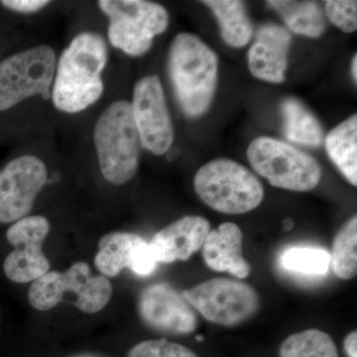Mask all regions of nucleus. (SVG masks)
Segmentation results:
<instances>
[{
	"label": "nucleus",
	"mask_w": 357,
	"mask_h": 357,
	"mask_svg": "<svg viewBox=\"0 0 357 357\" xmlns=\"http://www.w3.org/2000/svg\"><path fill=\"white\" fill-rule=\"evenodd\" d=\"M243 234L234 222L222 223L211 229L203 245L206 266L213 271L227 272L238 279L248 278L250 265L243 255Z\"/></svg>",
	"instance_id": "17"
},
{
	"label": "nucleus",
	"mask_w": 357,
	"mask_h": 357,
	"mask_svg": "<svg viewBox=\"0 0 357 357\" xmlns=\"http://www.w3.org/2000/svg\"><path fill=\"white\" fill-rule=\"evenodd\" d=\"M98 6L109 17L110 43L133 57L147 53L169 25L168 11L155 2L100 0Z\"/></svg>",
	"instance_id": "7"
},
{
	"label": "nucleus",
	"mask_w": 357,
	"mask_h": 357,
	"mask_svg": "<svg viewBox=\"0 0 357 357\" xmlns=\"http://www.w3.org/2000/svg\"><path fill=\"white\" fill-rule=\"evenodd\" d=\"M149 243L131 232L116 231L100 239L95 257L96 269L105 277L117 276L128 268L137 276H150L156 270Z\"/></svg>",
	"instance_id": "14"
},
{
	"label": "nucleus",
	"mask_w": 357,
	"mask_h": 357,
	"mask_svg": "<svg viewBox=\"0 0 357 357\" xmlns=\"http://www.w3.org/2000/svg\"><path fill=\"white\" fill-rule=\"evenodd\" d=\"M292 222H291L290 220H287L284 222V227H285V229H292Z\"/></svg>",
	"instance_id": "31"
},
{
	"label": "nucleus",
	"mask_w": 357,
	"mask_h": 357,
	"mask_svg": "<svg viewBox=\"0 0 357 357\" xmlns=\"http://www.w3.org/2000/svg\"><path fill=\"white\" fill-rule=\"evenodd\" d=\"M57 57L48 45L14 54L0 63V112L34 96H51Z\"/></svg>",
	"instance_id": "8"
},
{
	"label": "nucleus",
	"mask_w": 357,
	"mask_h": 357,
	"mask_svg": "<svg viewBox=\"0 0 357 357\" xmlns=\"http://www.w3.org/2000/svg\"><path fill=\"white\" fill-rule=\"evenodd\" d=\"M331 266L342 280H351L357 272V218L352 217L340 231L333 243Z\"/></svg>",
	"instance_id": "22"
},
{
	"label": "nucleus",
	"mask_w": 357,
	"mask_h": 357,
	"mask_svg": "<svg viewBox=\"0 0 357 357\" xmlns=\"http://www.w3.org/2000/svg\"><path fill=\"white\" fill-rule=\"evenodd\" d=\"M351 74L354 81H357V58L356 55H354V58L352 59L351 63Z\"/></svg>",
	"instance_id": "29"
},
{
	"label": "nucleus",
	"mask_w": 357,
	"mask_h": 357,
	"mask_svg": "<svg viewBox=\"0 0 357 357\" xmlns=\"http://www.w3.org/2000/svg\"><path fill=\"white\" fill-rule=\"evenodd\" d=\"M107 62L105 40L96 33L77 35L59 59L51 91L61 112L77 114L98 102L103 93L102 73Z\"/></svg>",
	"instance_id": "1"
},
{
	"label": "nucleus",
	"mask_w": 357,
	"mask_h": 357,
	"mask_svg": "<svg viewBox=\"0 0 357 357\" xmlns=\"http://www.w3.org/2000/svg\"><path fill=\"white\" fill-rule=\"evenodd\" d=\"M326 17L342 32L352 33L357 28V2L330 0L325 2Z\"/></svg>",
	"instance_id": "26"
},
{
	"label": "nucleus",
	"mask_w": 357,
	"mask_h": 357,
	"mask_svg": "<svg viewBox=\"0 0 357 357\" xmlns=\"http://www.w3.org/2000/svg\"><path fill=\"white\" fill-rule=\"evenodd\" d=\"M195 311L206 321L222 326H236L259 311V295L244 282L213 278L183 292Z\"/></svg>",
	"instance_id": "9"
},
{
	"label": "nucleus",
	"mask_w": 357,
	"mask_h": 357,
	"mask_svg": "<svg viewBox=\"0 0 357 357\" xmlns=\"http://www.w3.org/2000/svg\"><path fill=\"white\" fill-rule=\"evenodd\" d=\"M195 191L206 206L227 215L255 210L264 199V188L255 174L229 159H217L199 169Z\"/></svg>",
	"instance_id": "4"
},
{
	"label": "nucleus",
	"mask_w": 357,
	"mask_h": 357,
	"mask_svg": "<svg viewBox=\"0 0 357 357\" xmlns=\"http://www.w3.org/2000/svg\"><path fill=\"white\" fill-rule=\"evenodd\" d=\"M1 4L17 13H33L43 8L49 4V1L47 0H3Z\"/></svg>",
	"instance_id": "27"
},
{
	"label": "nucleus",
	"mask_w": 357,
	"mask_h": 357,
	"mask_svg": "<svg viewBox=\"0 0 357 357\" xmlns=\"http://www.w3.org/2000/svg\"><path fill=\"white\" fill-rule=\"evenodd\" d=\"M220 24L223 40L230 46L241 48L250 41L253 27L245 6L237 0H206Z\"/></svg>",
	"instance_id": "20"
},
{
	"label": "nucleus",
	"mask_w": 357,
	"mask_h": 357,
	"mask_svg": "<svg viewBox=\"0 0 357 357\" xmlns=\"http://www.w3.org/2000/svg\"><path fill=\"white\" fill-rule=\"evenodd\" d=\"M70 357H103V356H98V354H75V356H72Z\"/></svg>",
	"instance_id": "30"
},
{
	"label": "nucleus",
	"mask_w": 357,
	"mask_h": 357,
	"mask_svg": "<svg viewBox=\"0 0 357 357\" xmlns=\"http://www.w3.org/2000/svg\"><path fill=\"white\" fill-rule=\"evenodd\" d=\"M285 21L289 29L303 36L317 38L326 29V18L321 6L314 1H267Z\"/></svg>",
	"instance_id": "21"
},
{
	"label": "nucleus",
	"mask_w": 357,
	"mask_h": 357,
	"mask_svg": "<svg viewBox=\"0 0 357 357\" xmlns=\"http://www.w3.org/2000/svg\"><path fill=\"white\" fill-rule=\"evenodd\" d=\"M76 295L75 307L86 314H96L109 304L112 283L103 275L91 274L86 262H77L67 271H49L33 281L28 292L30 305L38 311L53 309L64 300L65 294Z\"/></svg>",
	"instance_id": "5"
},
{
	"label": "nucleus",
	"mask_w": 357,
	"mask_h": 357,
	"mask_svg": "<svg viewBox=\"0 0 357 357\" xmlns=\"http://www.w3.org/2000/svg\"><path fill=\"white\" fill-rule=\"evenodd\" d=\"M168 70L181 109L189 117L206 114L217 91L218 59L198 36L181 33L169 51Z\"/></svg>",
	"instance_id": "2"
},
{
	"label": "nucleus",
	"mask_w": 357,
	"mask_h": 357,
	"mask_svg": "<svg viewBox=\"0 0 357 357\" xmlns=\"http://www.w3.org/2000/svg\"><path fill=\"white\" fill-rule=\"evenodd\" d=\"M138 312L148 328L165 335H191L198 328L196 311L170 284H152L143 289Z\"/></svg>",
	"instance_id": "13"
},
{
	"label": "nucleus",
	"mask_w": 357,
	"mask_h": 357,
	"mask_svg": "<svg viewBox=\"0 0 357 357\" xmlns=\"http://www.w3.org/2000/svg\"><path fill=\"white\" fill-rule=\"evenodd\" d=\"M248 158L256 173L274 187L288 191H312L323 174L311 155L275 138H256L249 145Z\"/></svg>",
	"instance_id": "6"
},
{
	"label": "nucleus",
	"mask_w": 357,
	"mask_h": 357,
	"mask_svg": "<svg viewBox=\"0 0 357 357\" xmlns=\"http://www.w3.org/2000/svg\"><path fill=\"white\" fill-rule=\"evenodd\" d=\"M210 231L206 218L187 215L159 230L148 243L157 262L185 261L203 248Z\"/></svg>",
	"instance_id": "15"
},
{
	"label": "nucleus",
	"mask_w": 357,
	"mask_h": 357,
	"mask_svg": "<svg viewBox=\"0 0 357 357\" xmlns=\"http://www.w3.org/2000/svg\"><path fill=\"white\" fill-rule=\"evenodd\" d=\"M49 231L50 223L42 215L21 218L9 227L7 241L15 248L3 263L4 273L9 280L29 283L49 272L50 262L42 248Z\"/></svg>",
	"instance_id": "10"
},
{
	"label": "nucleus",
	"mask_w": 357,
	"mask_h": 357,
	"mask_svg": "<svg viewBox=\"0 0 357 357\" xmlns=\"http://www.w3.org/2000/svg\"><path fill=\"white\" fill-rule=\"evenodd\" d=\"M128 357H198L185 345L167 340H144L134 345Z\"/></svg>",
	"instance_id": "25"
},
{
	"label": "nucleus",
	"mask_w": 357,
	"mask_h": 357,
	"mask_svg": "<svg viewBox=\"0 0 357 357\" xmlns=\"http://www.w3.org/2000/svg\"><path fill=\"white\" fill-rule=\"evenodd\" d=\"M283 132L289 141L304 146L319 147L324 131L317 117L296 98H286L281 105Z\"/></svg>",
	"instance_id": "19"
},
{
	"label": "nucleus",
	"mask_w": 357,
	"mask_h": 357,
	"mask_svg": "<svg viewBox=\"0 0 357 357\" xmlns=\"http://www.w3.org/2000/svg\"><path fill=\"white\" fill-rule=\"evenodd\" d=\"M328 157L351 185H357V116L347 121L330 131L326 138Z\"/></svg>",
	"instance_id": "18"
},
{
	"label": "nucleus",
	"mask_w": 357,
	"mask_h": 357,
	"mask_svg": "<svg viewBox=\"0 0 357 357\" xmlns=\"http://www.w3.org/2000/svg\"><path fill=\"white\" fill-rule=\"evenodd\" d=\"M93 141L107 182L123 185L135 176L142 145L130 102L117 100L102 112L96 123Z\"/></svg>",
	"instance_id": "3"
},
{
	"label": "nucleus",
	"mask_w": 357,
	"mask_h": 357,
	"mask_svg": "<svg viewBox=\"0 0 357 357\" xmlns=\"http://www.w3.org/2000/svg\"><path fill=\"white\" fill-rule=\"evenodd\" d=\"M131 107L141 145L155 155L167 153L173 144L174 128L158 77L137 82Z\"/></svg>",
	"instance_id": "11"
},
{
	"label": "nucleus",
	"mask_w": 357,
	"mask_h": 357,
	"mask_svg": "<svg viewBox=\"0 0 357 357\" xmlns=\"http://www.w3.org/2000/svg\"><path fill=\"white\" fill-rule=\"evenodd\" d=\"M344 351L349 357H357V333L351 332L344 338Z\"/></svg>",
	"instance_id": "28"
},
{
	"label": "nucleus",
	"mask_w": 357,
	"mask_h": 357,
	"mask_svg": "<svg viewBox=\"0 0 357 357\" xmlns=\"http://www.w3.org/2000/svg\"><path fill=\"white\" fill-rule=\"evenodd\" d=\"M203 340L204 337H202V335H198V337H197V340H199V342H202Z\"/></svg>",
	"instance_id": "32"
},
{
	"label": "nucleus",
	"mask_w": 357,
	"mask_h": 357,
	"mask_svg": "<svg viewBox=\"0 0 357 357\" xmlns=\"http://www.w3.org/2000/svg\"><path fill=\"white\" fill-rule=\"evenodd\" d=\"M291 40V35L281 26L273 23L261 26L248 52L251 74L268 83H283Z\"/></svg>",
	"instance_id": "16"
},
{
	"label": "nucleus",
	"mask_w": 357,
	"mask_h": 357,
	"mask_svg": "<svg viewBox=\"0 0 357 357\" xmlns=\"http://www.w3.org/2000/svg\"><path fill=\"white\" fill-rule=\"evenodd\" d=\"M47 183V169L36 156L23 155L0 171V222H15L31 211Z\"/></svg>",
	"instance_id": "12"
},
{
	"label": "nucleus",
	"mask_w": 357,
	"mask_h": 357,
	"mask_svg": "<svg viewBox=\"0 0 357 357\" xmlns=\"http://www.w3.org/2000/svg\"><path fill=\"white\" fill-rule=\"evenodd\" d=\"M283 269L304 276H325L331 268V255L323 248H291L282 253Z\"/></svg>",
	"instance_id": "24"
},
{
	"label": "nucleus",
	"mask_w": 357,
	"mask_h": 357,
	"mask_svg": "<svg viewBox=\"0 0 357 357\" xmlns=\"http://www.w3.org/2000/svg\"><path fill=\"white\" fill-rule=\"evenodd\" d=\"M280 357H338L333 338L321 330H306L282 342Z\"/></svg>",
	"instance_id": "23"
}]
</instances>
